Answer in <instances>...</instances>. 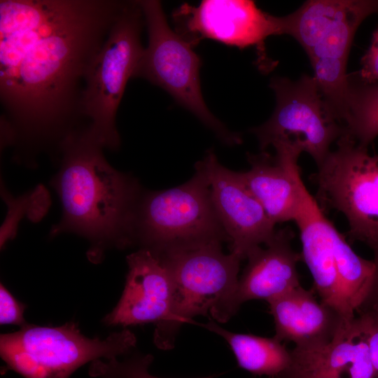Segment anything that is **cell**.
<instances>
[{"label":"cell","mask_w":378,"mask_h":378,"mask_svg":"<svg viewBox=\"0 0 378 378\" xmlns=\"http://www.w3.org/2000/svg\"><path fill=\"white\" fill-rule=\"evenodd\" d=\"M125 3L0 0L1 143L18 158L85 127L87 74Z\"/></svg>","instance_id":"1"},{"label":"cell","mask_w":378,"mask_h":378,"mask_svg":"<svg viewBox=\"0 0 378 378\" xmlns=\"http://www.w3.org/2000/svg\"><path fill=\"white\" fill-rule=\"evenodd\" d=\"M103 147L85 128L62 144L60 167L50 185L60 198L62 217L50 232L80 234L90 242L88 258L99 262L111 247L134 244L141 188L136 179L109 164Z\"/></svg>","instance_id":"2"},{"label":"cell","mask_w":378,"mask_h":378,"mask_svg":"<svg viewBox=\"0 0 378 378\" xmlns=\"http://www.w3.org/2000/svg\"><path fill=\"white\" fill-rule=\"evenodd\" d=\"M221 242H209L158 253L168 267L173 284L167 318L156 325L154 342L169 349L181 327L192 318L210 314L214 318L226 304L238 284L241 259L225 253ZM156 253V252H155Z\"/></svg>","instance_id":"3"},{"label":"cell","mask_w":378,"mask_h":378,"mask_svg":"<svg viewBox=\"0 0 378 378\" xmlns=\"http://www.w3.org/2000/svg\"><path fill=\"white\" fill-rule=\"evenodd\" d=\"M185 183L142 194L134 220V244L161 253L209 242L230 241L214 207L207 178L195 166Z\"/></svg>","instance_id":"4"},{"label":"cell","mask_w":378,"mask_h":378,"mask_svg":"<svg viewBox=\"0 0 378 378\" xmlns=\"http://www.w3.org/2000/svg\"><path fill=\"white\" fill-rule=\"evenodd\" d=\"M144 24L138 1H125L87 74L82 115L86 130L104 148L115 150L120 145L115 116L145 49L141 40Z\"/></svg>","instance_id":"5"},{"label":"cell","mask_w":378,"mask_h":378,"mask_svg":"<svg viewBox=\"0 0 378 378\" xmlns=\"http://www.w3.org/2000/svg\"><path fill=\"white\" fill-rule=\"evenodd\" d=\"M136 343L128 330L101 340L87 337L73 322L57 327L27 323L1 335L0 354L7 368L24 378H69L88 362L128 354Z\"/></svg>","instance_id":"6"},{"label":"cell","mask_w":378,"mask_h":378,"mask_svg":"<svg viewBox=\"0 0 378 378\" xmlns=\"http://www.w3.org/2000/svg\"><path fill=\"white\" fill-rule=\"evenodd\" d=\"M138 2L147 27L148 43L133 78H143L164 89L211 130L222 143L240 144V134L229 130L204 101L200 74L202 61L194 47L170 28L160 1Z\"/></svg>","instance_id":"7"},{"label":"cell","mask_w":378,"mask_h":378,"mask_svg":"<svg viewBox=\"0 0 378 378\" xmlns=\"http://www.w3.org/2000/svg\"><path fill=\"white\" fill-rule=\"evenodd\" d=\"M317 167L311 178L321 210L342 213L349 242L362 241L372 249L378 244V155L344 134Z\"/></svg>","instance_id":"8"},{"label":"cell","mask_w":378,"mask_h":378,"mask_svg":"<svg viewBox=\"0 0 378 378\" xmlns=\"http://www.w3.org/2000/svg\"><path fill=\"white\" fill-rule=\"evenodd\" d=\"M270 87L276 97L274 111L268 120L251 129L261 151L283 142L307 153L319 165L346 130L328 106L315 78L302 75L292 80L274 76Z\"/></svg>","instance_id":"9"},{"label":"cell","mask_w":378,"mask_h":378,"mask_svg":"<svg viewBox=\"0 0 378 378\" xmlns=\"http://www.w3.org/2000/svg\"><path fill=\"white\" fill-rule=\"evenodd\" d=\"M376 13L378 0L337 1L316 15L301 46L325 101L340 120L347 113L346 64L353 38L360 23Z\"/></svg>","instance_id":"10"},{"label":"cell","mask_w":378,"mask_h":378,"mask_svg":"<svg viewBox=\"0 0 378 378\" xmlns=\"http://www.w3.org/2000/svg\"><path fill=\"white\" fill-rule=\"evenodd\" d=\"M175 31L193 47L212 39L239 48H262L271 36L281 35L280 17L257 7L253 1L204 0L183 4L172 14Z\"/></svg>","instance_id":"11"},{"label":"cell","mask_w":378,"mask_h":378,"mask_svg":"<svg viewBox=\"0 0 378 378\" xmlns=\"http://www.w3.org/2000/svg\"><path fill=\"white\" fill-rule=\"evenodd\" d=\"M208 180L212 201L230 243V253L241 260L273 239L275 225L239 172L223 166L213 150L195 165Z\"/></svg>","instance_id":"12"},{"label":"cell","mask_w":378,"mask_h":378,"mask_svg":"<svg viewBox=\"0 0 378 378\" xmlns=\"http://www.w3.org/2000/svg\"><path fill=\"white\" fill-rule=\"evenodd\" d=\"M128 272L122 295L103 319L109 326L163 322L172 302L173 284L166 264L159 254L141 248L127 256Z\"/></svg>","instance_id":"13"},{"label":"cell","mask_w":378,"mask_h":378,"mask_svg":"<svg viewBox=\"0 0 378 378\" xmlns=\"http://www.w3.org/2000/svg\"><path fill=\"white\" fill-rule=\"evenodd\" d=\"M293 238L289 229L276 230L265 248L259 246L248 254L234 293L214 319L226 322L244 302L252 300L268 302L300 286L297 264L302 258L301 253L293 248Z\"/></svg>","instance_id":"14"},{"label":"cell","mask_w":378,"mask_h":378,"mask_svg":"<svg viewBox=\"0 0 378 378\" xmlns=\"http://www.w3.org/2000/svg\"><path fill=\"white\" fill-rule=\"evenodd\" d=\"M272 146L276 150L274 156L267 151L248 154L251 168L239 174L276 225L294 220L304 184L298 164L302 152L282 142H275Z\"/></svg>","instance_id":"15"},{"label":"cell","mask_w":378,"mask_h":378,"mask_svg":"<svg viewBox=\"0 0 378 378\" xmlns=\"http://www.w3.org/2000/svg\"><path fill=\"white\" fill-rule=\"evenodd\" d=\"M300 231L302 258L313 278V290L320 301L337 311L345 319L356 313L350 307L337 275L332 237L334 225L325 216L305 186L293 220Z\"/></svg>","instance_id":"16"},{"label":"cell","mask_w":378,"mask_h":378,"mask_svg":"<svg viewBox=\"0 0 378 378\" xmlns=\"http://www.w3.org/2000/svg\"><path fill=\"white\" fill-rule=\"evenodd\" d=\"M275 327L274 337L300 348L331 342L352 321L318 301L313 289L299 286L268 302ZM356 317V316H355Z\"/></svg>","instance_id":"17"},{"label":"cell","mask_w":378,"mask_h":378,"mask_svg":"<svg viewBox=\"0 0 378 378\" xmlns=\"http://www.w3.org/2000/svg\"><path fill=\"white\" fill-rule=\"evenodd\" d=\"M288 368L275 378H376L357 316L330 343L295 346Z\"/></svg>","instance_id":"18"},{"label":"cell","mask_w":378,"mask_h":378,"mask_svg":"<svg viewBox=\"0 0 378 378\" xmlns=\"http://www.w3.org/2000/svg\"><path fill=\"white\" fill-rule=\"evenodd\" d=\"M202 326L223 337L234 354L239 366L254 374L275 378L290 365V351L274 337L232 332L214 321Z\"/></svg>","instance_id":"19"},{"label":"cell","mask_w":378,"mask_h":378,"mask_svg":"<svg viewBox=\"0 0 378 378\" xmlns=\"http://www.w3.org/2000/svg\"><path fill=\"white\" fill-rule=\"evenodd\" d=\"M332 237L340 283L351 309L356 313L370 293L374 274L372 260L363 258L333 226Z\"/></svg>","instance_id":"20"},{"label":"cell","mask_w":378,"mask_h":378,"mask_svg":"<svg viewBox=\"0 0 378 378\" xmlns=\"http://www.w3.org/2000/svg\"><path fill=\"white\" fill-rule=\"evenodd\" d=\"M346 134L368 147L378 136V83L349 81Z\"/></svg>","instance_id":"21"},{"label":"cell","mask_w":378,"mask_h":378,"mask_svg":"<svg viewBox=\"0 0 378 378\" xmlns=\"http://www.w3.org/2000/svg\"><path fill=\"white\" fill-rule=\"evenodd\" d=\"M1 195L8 206V214L1 228V247L15 237L18 225L22 218L27 215L29 219L38 220L46 213L49 206V196L43 186H40L29 194L13 197L5 188Z\"/></svg>","instance_id":"22"},{"label":"cell","mask_w":378,"mask_h":378,"mask_svg":"<svg viewBox=\"0 0 378 378\" xmlns=\"http://www.w3.org/2000/svg\"><path fill=\"white\" fill-rule=\"evenodd\" d=\"M153 361L150 354H134L119 360L117 358L91 363L89 375L99 378H161L152 375L149 367ZM209 376L201 378H214Z\"/></svg>","instance_id":"23"},{"label":"cell","mask_w":378,"mask_h":378,"mask_svg":"<svg viewBox=\"0 0 378 378\" xmlns=\"http://www.w3.org/2000/svg\"><path fill=\"white\" fill-rule=\"evenodd\" d=\"M356 315L365 336L376 378H378V309H362Z\"/></svg>","instance_id":"24"},{"label":"cell","mask_w":378,"mask_h":378,"mask_svg":"<svg viewBox=\"0 0 378 378\" xmlns=\"http://www.w3.org/2000/svg\"><path fill=\"white\" fill-rule=\"evenodd\" d=\"M26 306L17 300L2 284L0 286V323L1 325H27L24 318Z\"/></svg>","instance_id":"25"},{"label":"cell","mask_w":378,"mask_h":378,"mask_svg":"<svg viewBox=\"0 0 378 378\" xmlns=\"http://www.w3.org/2000/svg\"><path fill=\"white\" fill-rule=\"evenodd\" d=\"M360 63V80L368 83H378V29L373 33L370 46Z\"/></svg>","instance_id":"26"},{"label":"cell","mask_w":378,"mask_h":378,"mask_svg":"<svg viewBox=\"0 0 378 378\" xmlns=\"http://www.w3.org/2000/svg\"><path fill=\"white\" fill-rule=\"evenodd\" d=\"M374 252V274L372 287L363 306L358 310L367 309H378V244L372 248Z\"/></svg>","instance_id":"27"}]
</instances>
